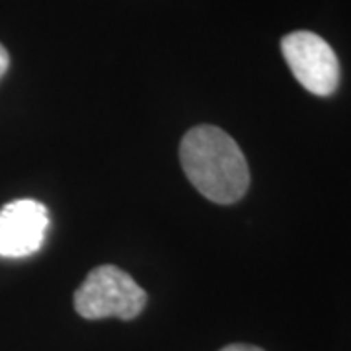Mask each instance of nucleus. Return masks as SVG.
<instances>
[{"mask_svg": "<svg viewBox=\"0 0 351 351\" xmlns=\"http://www.w3.org/2000/svg\"><path fill=\"white\" fill-rule=\"evenodd\" d=\"M188 180L207 199L228 205L244 197L250 170L234 138L213 125L193 127L180 145Z\"/></svg>", "mask_w": 351, "mask_h": 351, "instance_id": "1", "label": "nucleus"}, {"mask_svg": "<svg viewBox=\"0 0 351 351\" xmlns=\"http://www.w3.org/2000/svg\"><path fill=\"white\" fill-rule=\"evenodd\" d=\"M147 306V293L115 265L94 267L75 293V308L86 320H133Z\"/></svg>", "mask_w": 351, "mask_h": 351, "instance_id": "2", "label": "nucleus"}, {"mask_svg": "<svg viewBox=\"0 0 351 351\" xmlns=\"http://www.w3.org/2000/svg\"><path fill=\"white\" fill-rule=\"evenodd\" d=\"M281 51L291 73L311 94L330 96L338 90V57L326 39L313 32H293L283 38Z\"/></svg>", "mask_w": 351, "mask_h": 351, "instance_id": "3", "label": "nucleus"}, {"mask_svg": "<svg viewBox=\"0 0 351 351\" xmlns=\"http://www.w3.org/2000/svg\"><path fill=\"white\" fill-rule=\"evenodd\" d=\"M49 211L36 199H16L0 209V256L25 258L43 246Z\"/></svg>", "mask_w": 351, "mask_h": 351, "instance_id": "4", "label": "nucleus"}, {"mask_svg": "<svg viewBox=\"0 0 351 351\" xmlns=\"http://www.w3.org/2000/svg\"><path fill=\"white\" fill-rule=\"evenodd\" d=\"M8 64H10V57H8V51L0 45V78L4 76V73L8 71Z\"/></svg>", "mask_w": 351, "mask_h": 351, "instance_id": "5", "label": "nucleus"}, {"mask_svg": "<svg viewBox=\"0 0 351 351\" xmlns=\"http://www.w3.org/2000/svg\"><path fill=\"white\" fill-rule=\"evenodd\" d=\"M221 351H263L256 346H246V343H232V346H226Z\"/></svg>", "mask_w": 351, "mask_h": 351, "instance_id": "6", "label": "nucleus"}]
</instances>
